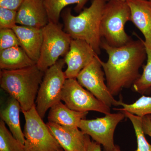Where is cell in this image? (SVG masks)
<instances>
[{"mask_svg":"<svg viewBox=\"0 0 151 151\" xmlns=\"http://www.w3.org/2000/svg\"><path fill=\"white\" fill-rule=\"evenodd\" d=\"M98 55L81 70L76 80L81 86L110 108L120 106L122 100H117L114 98L105 83V73Z\"/></svg>","mask_w":151,"mask_h":151,"instance_id":"cell-10","label":"cell"},{"mask_svg":"<svg viewBox=\"0 0 151 151\" xmlns=\"http://www.w3.org/2000/svg\"><path fill=\"white\" fill-rule=\"evenodd\" d=\"M145 47L147 64L144 66L142 73L132 86L134 91L142 94L147 93L151 89V47Z\"/></svg>","mask_w":151,"mask_h":151,"instance_id":"cell-22","label":"cell"},{"mask_svg":"<svg viewBox=\"0 0 151 151\" xmlns=\"http://www.w3.org/2000/svg\"><path fill=\"white\" fill-rule=\"evenodd\" d=\"M25 120L24 151H60L62 150L46 124L37 111L35 106L22 112Z\"/></svg>","mask_w":151,"mask_h":151,"instance_id":"cell-6","label":"cell"},{"mask_svg":"<svg viewBox=\"0 0 151 151\" xmlns=\"http://www.w3.org/2000/svg\"><path fill=\"white\" fill-rule=\"evenodd\" d=\"M101 47L108 56L106 62L100 60L106 84L111 94L116 96L124 88L132 86L140 76L139 70L147 58L144 40L139 37L116 47L102 39Z\"/></svg>","mask_w":151,"mask_h":151,"instance_id":"cell-1","label":"cell"},{"mask_svg":"<svg viewBox=\"0 0 151 151\" xmlns=\"http://www.w3.org/2000/svg\"><path fill=\"white\" fill-rule=\"evenodd\" d=\"M17 11L0 7V29H12L17 24Z\"/></svg>","mask_w":151,"mask_h":151,"instance_id":"cell-25","label":"cell"},{"mask_svg":"<svg viewBox=\"0 0 151 151\" xmlns=\"http://www.w3.org/2000/svg\"><path fill=\"white\" fill-rule=\"evenodd\" d=\"M52 134L64 151H84V134L78 127H66L48 122Z\"/></svg>","mask_w":151,"mask_h":151,"instance_id":"cell-13","label":"cell"},{"mask_svg":"<svg viewBox=\"0 0 151 151\" xmlns=\"http://www.w3.org/2000/svg\"><path fill=\"white\" fill-rule=\"evenodd\" d=\"M36 64L21 47H14L0 51L1 70H17Z\"/></svg>","mask_w":151,"mask_h":151,"instance_id":"cell-17","label":"cell"},{"mask_svg":"<svg viewBox=\"0 0 151 151\" xmlns=\"http://www.w3.org/2000/svg\"><path fill=\"white\" fill-rule=\"evenodd\" d=\"M105 3V0H93L78 15L72 14L70 9L62 14L65 32L73 39L85 41L98 55L101 52L100 25Z\"/></svg>","mask_w":151,"mask_h":151,"instance_id":"cell-2","label":"cell"},{"mask_svg":"<svg viewBox=\"0 0 151 151\" xmlns=\"http://www.w3.org/2000/svg\"><path fill=\"white\" fill-rule=\"evenodd\" d=\"M84 151H102L101 145L92 140L88 135H85Z\"/></svg>","mask_w":151,"mask_h":151,"instance_id":"cell-27","label":"cell"},{"mask_svg":"<svg viewBox=\"0 0 151 151\" xmlns=\"http://www.w3.org/2000/svg\"><path fill=\"white\" fill-rule=\"evenodd\" d=\"M131 122L134 129L137 140V150L135 151H151V145L147 140L143 129L142 118L127 112L122 111Z\"/></svg>","mask_w":151,"mask_h":151,"instance_id":"cell-21","label":"cell"},{"mask_svg":"<svg viewBox=\"0 0 151 151\" xmlns=\"http://www.w3.org/2000/svg\"><path fill=\"white\" fill-rule=\"evenodd\" d=\"M60 151H64V150H63V149H62V150H60Z\"/></svg>","mask_w":151,"mask_h":151,"instance_id":"cell-31","label":"cell"},{"mask_svg":"<svg viewBox=\"0 0 151 151\" xmlns=\"http://www.w3.org/2000/svg\"><path fill=\"white\" fill-rule=\"evenodd\" d=\"M126 117L122 112L109 113L104 117L92 120L82 119L78 128L93 141L103 146L104 151H115L114 132L116 127Z\"/></svg>","mask_w":151,"mask_h":151,"instance_id":"cell-8","label":"cell"},{"mask_svg":"<svg viewBox=\"0 0 151 151\" xmlns=\"http://www.w3.org/2000/svg\"><path fill=\"white\" fill-rule=\"evenodd\" d=\"M24 0H0V7L17 11Z\"/></svg>","mask_w":151,"mask_h":151,"instance_id":"cell-26","label":"cell"},{"mask_svg":"<svg viewBox=\"0 0 151 151\" xmlns=\"http://www.w3.org/2000/svg\"><path fill=\"white\" fill-rule=\"evenodd\" d=\"M17 24L42 29L49 23L43 0H24L17 11Z\"/></svg>","mask_w":151,"mask_h":151,"instance_id":"cell-12","label":"cell"},{"mask_svg":"<svg viewBox=\"0 0 151 151\" xmlns=\"http://www.w3.org/2000/svg\"><path fill=\"white\" fill-rule=\"evenodd\" d=\"M88 113L71 110L60 101L50 109L47 119L48 122L63 127H78L81 120L85 119Z\"/></svg>","mask_w":151,"mask_h":151,"instance_id":"cell-16","label":"cell"},{"mask_svg":"<svg viewBox=\"0 0 151 151\" xmlns=\"http://www.w3.org/2000/svg\"><path fill=\"white\" fill-rule=\"evenodd\" d=\"M61 100L68 108L78 112L93 111L105 115L111 113V108L84 89L76 78L66 79L62 89Z\"/></svg>","mask_w":151,"mask_h":151,"instance_id":"cell-9","label":"cell"},{"mask_svg":"<svg viewBox=\"0 0 151 151\" xmlns=\"http://www.w3.org/2000/svg\"><path fill=\"white\" fill-rule=\"evenodd\" d=\"M43 40L37 65L45 71L56 63L60 56H65L72 38L62 30V25L49 22L42 28Z\"/></svg>","mask_w":151,"mask_h":151,"instance_id":"cell-5","label":"cell"},{"mask_svg":"<svg viewBox=\"0 0 151 151\" xmlns=\"http://www.w3.org/2000/svg\"><path fill=\"white\" fill-rule=\"evenodd\" d=\"M111 1V0H105V2H108V1ZM122 1H128V0H122Z\"/></svg>","mask_w":151,"mask_h":151,"instance_id":"cell-30","label":"cell"},{"mask_svg":"<svg viewBox=\"0 0 151 151\" xmlns=\"http://www.w3.org/2000/svg\"><path fill=\"white\" fill-rule=\"evenodd\" d=\"M97 55L92 47L85 41L72 39L70 48L64 58L67 66L64 71L65 78H76L81 70Z\"/></svg>","mask_w":151,"mask_h":151,"instance_id":"cell-11","label":"cell"},{"mask_svg":"<svg viewBox=\"0 0 151 151\" xmlns=\"http://www.w3.org/2000/svg\"><path fill=\"white\" fill-rule=\"evenodd\" d=\"M21 47L33 61L37 63L43 40L42 28L16 24L12 28Z\"/></svg>","mask_w":151,"mask_h":151,"instance_id":"cell-15","label":"cell"},{"mask_svg":"<svg viewBox=\"0 0 151 151\" xmlns=\"http://www.w3.org/2000/svg\"><path fill=\"white\" fill-rule=\"evenodd\" d=\"M49 22L59 23L60 17L63 9L70 4H76L75 10L81 12L89 0H43Z\"/></svg>","mask_w":151,"mask_h":151,"instance_id":"cell-19","label":"cell"},{"mask_svg":"<svg viewBox=\"0 0 151 151\" xmlns=\"http://www.w3.org/2000/svg\"><path fill=\"white\" fill-rule=\"evenodd\" d=\"M0 151H24V145L14 137L2 120L0 121Z\"/></svg>","mask_w":151,"mask_h":151,"instance_id":"cell-23","label":"cell"},{"mask_svg":"<svg viewBox=\"0 0 151 151\" xmlns=\"http://www.w3.org/2000/svg\"><path fill=\"white\" fill-rule=\"evenodd\" d=\"M64 59H60L45 71L35 102L37 111L43 119L52 105L61 101V93L66 78L63 71Z\"/></svg>","mask_w":151,"mask_h":151,"instance_id":"cell-7","label":"cell"},{"mask_svg":"<svg viewBox=\"0 0 151 151\" xmlns=\"http://www.w3.org/2000/svg\"><path fill=\"white\" fill-rule=\"evenodd\" d=\"M115 151H122V150H121L119 146L116 145V147H115Z\"/></svg>","mask_w":151,"mask_h":151,"instance_id":"cell-29","label":"cell"},{"mask_svg":"<svg viewBox=\"0 0 151 151\" xmlns=\"http://www.w3.org/2000/svg\"><path fill=\"white\" fill-rule=\"evenodd\" d=\"M120 106L122 108H113L115 111H127L139 117L151 115V97L143 95L132 104H126L121 101Z\"/></svg>","mask_w":151,"mask_h":151,"instance_id":"cell-20","label":"cell"},{"mask_svg":"<svg viewBox=\"0 0 151 151\" xmlns=\"http://www.w3.org/2000/svg\"><path fill=\"white\" fill-rule=\"evenodd\" d=\"M131 21L145 37L144 43L151 47V0H128Z\"/></svg>","mask_w":151,"mask_h":151,"instance_id":"cell-14","label":"cell"},{"mask_svg":"<svg viewBox=\"0 0 151 151\" xmlns=\"http://www.w3.org/2000/svg\"><path fill=\"white\" fill-rule=\"evenodd\" d=\"M44 73L37 64L17 70H1L0 86L18 101L22 112L29 111L35 106Z\"/></svg>","mask_w":151,"mask_h":151,"instance_id":"cell-3","label":"cell"},{"mask_svg":"<svg viewBox=\"0 0 151 151\" xmlns=\"http://www.w3.org/2000/svg\"><path fill=\"white\" fill-rule=\"evenodd\" d=\"M142 127L145 134L151 137V115H149L142 117Z\"/></svg>","mask_w":151,"mask_h":151,"instance_id":"cell-28","label":"cell"},{"mask_svg":"<svg viewBox=\"0 0 151 151\" xmlns=\"http://www.w3.org/2000/svg\"><path fill=\"white\" fill-rule=\"evenodd\" d=\"M22 111L18 101L14 97L9 99L6 105L0 113L1 120L7 125L14 137L22 145H24L25 138L20 123L19 113Z\"/></svg>","mask_w":151,"mask_h":151,"instance_id":"cell-18","label":"cell"},{"mask_svg":"<svg viewBox=\"0 0 151 151\" xmlns=\"http://www.w3.org/2000/svg\"><path fill=\"white\" fill-rule=\"evenodd\" d=\"M131 21V11L127 1L111 0L105 3L100 25L102 39L111 46L120 47L132 40L125 30Z\"/></svg>","mask_w":151,"mask_h":151,"instance_id":"cell-4","label":"cell"},{"mask_svg":"<svg viewBox=\"0 0 151 151\" xmlns=\"http://www.w3.org/2000/svg\"><path fill=\"white\" fill-rule=\"evenodd\" d=\"M20 46L19 41L12 29H0V51L14 47Z\"/></svg>","mask_w":151,"mask_h":151,"instance_id":"cell-24","label":"cell"}]
</instances>
